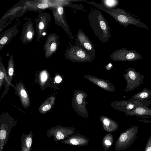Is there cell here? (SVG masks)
<instances>
[{"instance_id":"6da1fadb","label":"cell","mask_w":151,"mask_h":151,"mask_svg":"<svg viewBox=\"0 0 151 151\" xmlns=\"http://www.w3.org/2000/svg\"><path fill=\"white\" fill-rule=\"evenodd\" d=\"M88 21L95 36L103 43L111 37L110 27L104 16L98 9L91 10L88 14Z\"/></svg>"},{"instance_id":"7a4b0ae2","label":"cell","mask_w":151,"mask_h":151,"mask_svg":"<svg viewBox=\"0 0 151 151\" xmlns=\"http://www.w3.org/2000/svg\"><path fill=\"white\" fill-rule=\"evenodd\" d=\"M90 4L109 14L124 27H127L129 24H132L148 29L145 25L134 18L128 12L122 9L119 8L108 9L101 3L97 4L94 2H91Z\"/></svg>"},{"instance_id":"3957f363","label":"cell","mask_w":151,"mask_h":151,"mask_svg":"<svg viewBox=\"0 0 151 151\" xmlns=\"http://www.w3.org/2000/svg\"><path fill=\"white\" fill-rule=\"evenodd\" d=\"M17 123L7 113L1 114L0 117V151H3L4 146L7 144L10 134Z\"/></svg>"},{"instance_id":"277c9868","label":"cell","mask_w":151,"mask_h":151,"mask_svg":"<svg viewBox=\"0 0 151 151\" xmlns=\"http://www.w3.org/2000/svg\"><path fill=\"white\" fill-rule=\"evenodd\" d=\"M70 44L65 53L67 59L73 62H91L95 58V56L79 45Z\"/></svg>"},{"instance_id":"5b68a950","label":"cell","mask_w":151,"mask_h":151,"mask_svg":"<svg viewBox=\"0 0 151 151\" xmlns=\"http://www.w3.org/2000/svg\"><path fill=\"white\" fill-rule=\"evenodd\" d=\"M139 127L133 126L121 133L115 143L114 149L119 151L130 147L137 137Z\"/></svg>"},{"instance_id":"8992f818","label":"cell","mask_w":151,"mask_h":151,"mask_svg":"<svg viewBox=\"0 0 151 151\" xmlns=\"http://www.w3.org/2000/svg\"><path fill=\"white\" fill-rule=\"evenodd\" d=\"M127 73L123 76L127 81L125 91H131L143 83L144 76L137 72L136 69L129 68L126 70Z\"/></svg>"},{"instance_id":"52a82bcc","label":"cell","mask_w":151,"mask_h":151,"mask_svg":"<svg viewBox=\"0 0 151 151\" xmlns=\"http://www.w3.org/2000/svg\"><path fill=\"white\" fill-rule=\"evenodd\" d=\"M75 130V128L58 125L48 129L47 132V135L48 138L52 137L54 142H56L68 138L74 133Z\"/></svg>"},{"instance_id":"ba28073f","label":"cell","mask_w":151,"mask_h":151,"mask_svg":"<svg viewBox=\"0 0 151 151\" xmlns=\"http://www.w3.org/2000/svg\"><path fill=\"white\" fill-rule=\"evenodd\" d=\"M50 19V14L45 11L39 13L38 15L35 19L37 40L40 41L45 35Z\"/></svg>"},{"instance_id":"9c48e42d","label":"cell","mask_w":151,"mask_h":151,"mask_svg":"<svg viewBox=\"0 0 151 151\" xmlns=\"http://www.w3.org/2000/svg\"><path fill=\"white\" fill-rule=\"evenodd\" d=\"M110 57L116 61H132L140 59L142 57L137 52L123 48L114 51Z\"/></svg>"},{"instance_id":"30bf717a","label":"cell","mask_w":151,"mask_h":151,"mask_svg":"<svg viewBox=\"0 0 151 151\" xmlns=\"http://www.w3.org/2000/svg\"><path fill=\"white\" fill-rule=\"evenodd\" d=\"M50 9L53 13L55 23L64 29L69 38L73 40L74 37L70 31L65 18L63 7L62 6H59L56 7H52Z\"/></svg>"},{"instance_id":"8fae6325","label":"cell","mask_w":151,"mask_h":151,"mask_svg":"<svg viewBox=\"0 0 151 151\" xmlns=\"http://www.w3.org/2000/svg\"><path fill=\"white\" fill-rule=\"evenodd\" d=\"M151 90L144 87L143 90L133 95L128 101L149 107L151 104Z\"/></svg>"},{"instance_id":"7c38bea8","label":"cell","mask_w":151,"mask_h":151,"mask_svg":"<svg viewBox=\"0 0 151 151\" xmlns=\"http://www.w3.org/2000/svg\"><path fill=\"white\" fill-rule=\"evenodd\" d=\"M76 41V44L96 56V52L93 44L82 30L78 29Z\"/></svg>"},{"instance_id":"4fadbf2b","label":"cell","mask_w":151,"mask_h":151,"mask_svg":"<svg viewBox=\"0 0 151 151\" xmlns=\"http://www.w3.org/2000/svg\"><path fill=\"white\" fill-rule=\"evenodd\" d=\"M59 36L55 33L49 35L44 44L45 55L46 58L50 57L57 50L59 45Z\"/></svg>"},{"instance_id":"5bb4252c","label":"cell","mask_w":151,"mask_h":151,"mask_svg":"<svg viewBox=\"0 0 151 151\" xmlns=\"http://www.w3.org/2000/svg\"><path fill=\"white\" fill-rule=\"evenodd\" d=\"M89 142L86 137L78 133H74L68 138L62 140L61 142L63 144L84 146L87 145Z\"/></svg>"},{"instance_id":"9a60e30c","label":"cell","mask_w":151,"mask_h":151,"mask_svg":"<svg viewBox=\"0 0 151 151\" xmlns=\"http://www.w3.org/2000/svg\"><path fill=\"white\" fill-rule=\"evenodd\" d=\"M14 65L13 60V56L11 55L8 62V67L6 71V77L5 80L6 83L4 90L1 98H2L8 93L10 85L14 88L11 84V82L14 75Z\"/></svg>"},{"instance_id":"2e32d148","label":"cell","mask_w":151,"mask_h":151,"mask_svg":"<svg viewBox=\"0 0 151 151\" xmlns=\"http://www.w3.org/2000/svg\"><path fill=\"white\" fill-rule=\"evenodd\" d=\"M14 88L16 90L20 99L22 106L25 109H27L30 106L29 98L24 85L20 82L16 84Z\"/></svg>"},{"instance_id":"e0dca14e","label":"cell","mask_w":151,"mask_h":151,"mask_svg":"<svg viewBox=\"0 0 151 151\" xmlns=\"http://www.w3.org/2000/svg\"><path fill=\"white\" fill-rule=\"evenodd\" d=\"M22 33L21 40L23 43L26 44L32 42L35 33L33 23L32 21L30 20L25 24Z\"/></svg>"},{"instance_id":"ac0fdd59","label":"cell","mask_w":151,"mask_h":151,"mask_svg":"<svg viewBox=\"0 0 151 151\" xmlns=\"http://www.w3.org/2000/svg\"><path fill=\"white\" fill-rule=\"evenodd\" d=\"M19 32L17 26H14L0 35V50H1L11 41Z\"/></svg>"},{"instance_id":"d6986e66","label":"cell","mask_w":151,"mask_h":151,"mask_svg":"<svg viewBox=\"0 0 151 151\" xmlns=\"http://www.w3.org/2000/svg\"><path fill=\"white\" fill-rule=\"evenodd\" d=\"M125 115L143 118H151V109L139 105L125 113Z\"/></svg>"},{"instance_id":"ffe728a7","label":"cell","mask_w":151,"mask_h":151,"mask_svg":"<svg viewBox=\"0 0 151 151\" xmlns=\"http://www.w3.org/2000/svg\"><path fill=\"white\" fill-rule=\"evenodd\" d=\"M32 138L31 131L28 134L22 133L21 138V151H32Z\"/></svg>"},{"instance_id":"44dd1931","label":"cell","mask_w":151,"mask_h":151,"mask_svg":"<svg viewBox=\"0 0 151 151\" xmlns=\"http://www.w3.org/2000/svg\"><path fill=\"white\" fill-rule=\"evenodd\" d=\"M55 100V96L50 97L46 99L39 108L40 113L44 114L50 111L54 106Z\"/></svg>"},{"instance_id":"7402d4cb","label":"cell","mask_w":151,"mask_h":151,"mask_svg":"<svg viewBox=\"0 0 151 151\" xmlns=\"http://www.w3.org/2000/svg\"><path fill=\"white\" fill-rule=\"evenodd\" d=\"M101 121L104 129L109 133L115 132L118 128L119 125L117 123L107 118H102Z\"/></svg>"},{"instance_id":"603a6c76","label":"cell","mask_w":151,"mask_h":151,"mask_svg":"<svg viewBox=\"0 0 151 151\" xmlns=\"http://www.w3.org/2000/svg\"><path fill=\"white\" fill-rule=\"evenodd\" d=\"M114 142L113 135L109 133L106 134L102 140V143L103 147L106 151L109 149L113 145Z\"/></svg>"},{"instance_id":"cb8c5ba5","label":"cell","mask_w":151,"mask_h":151,"mask_svg":"<svg viewBox=\"0 0 151 151\" xmlns=\"http://www.w3.org/2000/svg\"><path fill=\"white\" fill-rule=\"evenodd\" d=\"M49 5L48 4L45 3H39L32 5L27 6V10H33L39 12H44L46 9L48 8Z\"/></svg>"},{"instance_id":"d4e9b609","label":"cell","mask_w":151,"mask_h":151,"mask_svg":"<svg viewBox=\"0 0 151 151\" xmlns=\"http://www.w3.org/2000/svg\"><path fill=\"white\" fill-rule=\"evenodd\" d=\"M50 74L48 71L43 70L40 71L38 75V81L41 87H43L47 83L49 79Z\"/></svg>"},{"instance_id":"484cf974","label":"cell","mask_w":151,"mask_h":151,"mask_svg":"<svg viewBox=\"0 0 151 151\" xmlns=\"http://www.w3.org/2000/svg\"><path fill=\"white\" fill-rule=\"evenodd\" d=\"M101 4L106 8L112 9L116 8L118 6L119 1L117 0H102Z\"/></svg>"},{"instance_id":"4316f807","label":"cell","mask_w":151,"mask_h":151,"mask_svg":"<svg viewBox=\"0 0 151 151\" xmlns=\"http://www.w3.org/2000/svg\"><path fill=\"white\" fill-rule=\"evenodd\" d=\"M6 77V72L1 60L0 64V90L3 86L4 81H5Z\"/></svg>"},{"instance_id":"83f0119b","label":"cell","mask_w":151,"mask_h":151,"mask_svg":"<svg viewBox=\"0 0 151 151\" xmlns=\"http://www.w3.org/2000/svg\"><path fill=\"white\" fill-rule=\"evenodd\" d=\"M144 151H151V136L148 139Z\"/></svg>"},{"instance_id":"f1b7e54d","label":"cell","mask_w":151,"mask_h":151,"mask_svg":"<svg viewBox=\"0 0 151 151\" xmlns=\"http://www.w3.org/2000/svg\"><path fill=\"white\" fill-rule=\"evenodd\" d=\"M97 84L99 86L103 88H106L108 86L107 83L102 81H98Z\"/></svg>"},{"instance_id":"f546056e","label":"cell","mask_w":151,"mask_h":151,"mask_svg":"<svg viewBox=\"0 0 151 151\" xmlns=\"http://www.w3.org/2000/svg\"><path fill=\"white\" fill-rule=\"evenodd\" d=\"M83 98V96L81 94H78L76 96V99L78 104H81L82 103Z\"/></svg>"},{"instance_id":"4dcf8cb0","label":"cell","mask_w":151,"mask_h":151,"mask_svg":"<svg viewBox=\"0 0 151 151\" xmlns=\"http://www.w3.org/2000/svg\"><path fill=\"white\" fill-rule=\"evenodd\" d=\"M62 80V78L59 75L56 76L55 78V81L57 83H60Z\"/></svg>"}]
</instances>
